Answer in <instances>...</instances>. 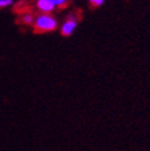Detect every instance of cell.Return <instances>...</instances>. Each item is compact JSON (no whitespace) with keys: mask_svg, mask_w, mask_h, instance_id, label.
<instances>
[{"mask_svg":"<svg viewBox=\"0 0 150 151\" xmlns=\"http://www.w3.org/2000/svg\"><path fill=\"white\" fill-rule=\"evenodd\" d=\"M57 19L49 13L40 14L35 19V28L39 31H50L57 28Z\"/></svg>","mask_w":150,"mask_h":151,"instance_id":"cell-1","label":"cell"},{"mask_svg":"<svg viewBox=\"0 0 150 151\" xmlns=\"http://www.w3.org/2000/svg\"><path fill=\"white\" fill-rule=\"evenodd\" d=\"M34 19H32V16L31 14H25L24 18H23V22L24 23H31Z\"/></svg>","mask_w":150,"mask_h":151,"instance_id":"cell-6","label":"cell"},{"mask_svg":"<svg viewBox=\"0 0 150 151\" xmlns=\"http://www.w3.org/2000/svg\"><path fill=\"white\" fill-rule=\"evenodd\" d=\"M90 4H91L92 6H100V5L103 4V1H102V0H91Z\"/></svg>","mask_w":150,"mask_h":151,"instance_id":"cell-7","label":"cell"},{"mask_svg":"<svg viewBox=\"0 0 150 151\" xmlns=\"http://www.w3.org/2000/svg\"><path fill=\"white\" fill-rule=\"evenodd\" d=\"M36 5H37V7H39L40 11H42L45 13L50 12L55 7L54 0H39V1L36 3Z\"/></svg>","mask_w":150,"mask_h":151,"instance_id":"cell-3","label":"cell"},{"mask_svg":"<svg viewBox=\"0 0 150 151\" xmlns=\"http://www.w3.org/2000/svg\"><path fill=\"white\" fill-rule=\"evenodd\" d=\"M11 4H12L11 0H0V9H1V7H6V6L11 5Z\"/></svg>","mask_w":150,"mask_h":151,"instance_id":"cell-4","label":"cell"},{"mask_svg":"<svg viewBox=\"0 0 150 151\" xmlns=\"http://www.w3.org/2000/svg\"><path fill=\"white\" fill-rule=\"evenodd\" d=\"M66 4H67V3L65 1V0H54V5L58 6V7H59V6H65Z\"/></svg>","mask_w":150,"mask_h":151,"instance_id":"cell-5","label":"cell"},{"mask_svg":"<svg viewBox=\"0 0 150 151\" xmlns=\"http://www.w3.org/2000/svg\"><path fill=\"white\" fill-rule=\"evenodd\" d=\"M76 27H77L76 19H73V18H69V19H67V21L63 24V27H61V34H63L64 36H70V35L74 31Z\"/></svg>","mask_w":150,"mask_h":151,"instance_id":"cell-2","label":"cell"}]
</instances>
